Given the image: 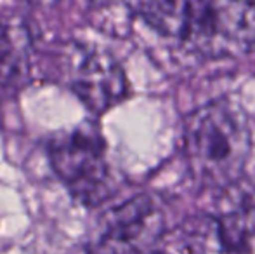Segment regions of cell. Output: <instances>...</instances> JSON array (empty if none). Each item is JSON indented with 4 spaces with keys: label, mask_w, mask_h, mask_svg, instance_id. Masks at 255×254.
<instances>
[{
    "label": "cell",
    "mask_w": 255,
    "mask_h": 254,
    "mask_svg": "<svg viewBox=\"0 0 255 254\" xmlns=\"http://www.w3.org/2000/svg\"><path fill=\"white\" fill-rule=\"evenodd\" d=\"M146 24L210 58L255 49V2H144L130 5Z\"/></svg>",
    "instance_id": "1"
},
{
    "label": "cell",
    "mask_w": 255,
    "mask_h": 254,
    "mask_svg": "<svg viewBox=\"0 0 255 254\" xmlns=\"http://www.w3.org/2000/svg\"><path fill=\"white\" fill-rule=\"evenodd\" d=\"M182 148L198 183L228 188L240 180L252 150L249 122L231 103L210 101L186 115Z\"/></svg>",
    "instance_id": "2"
},
{
    "label": "cell",
    "mask_w": 255,
    "mask_h": 254,
    "mask_svg": "<svg viewBox=\"0 0 255 254\" xmlns=\"http://www.w3.org/2000/svg\"><path fill=\"white\" fill-rule=\"evenodd\" d=\"M56 176L84 206H98L111 193L110 166L101 132L92 124L61 132L49 143Z\"/></svg>",
    "instance_id": "3"
},
{
    "label": "cell",
    "mask_w": 255,
    "mask_h": 254,
    "mask_svg": "<svg viewBox=\"0 0 255 254\" xmlns=\"http://www.w3.org/2000/svg\"><path fill=\"white\" fill-rule=\"evenodd\" d=\"M165 230V214L146 193L127 199L104 213L87 242V254H146Z\"/></svg>",
    "instance_id": "4"
},
{
    "label": "cell",
    "mask_w": 255,
    "mask_h": 254,
    "mask_svg": "<svg viewBox=\"0 0 255 254\" xmlns=\"http://www.w3.org/2000/svg\"><path fill=\"white\" fill-rule=\"evenodd\" d=\"M71 89L89 110L103 113L127 96L128 80L113 54L103 49H89L75 63Z\"/></svg>",
    "instance_id": "5"
},
{
    "label": "cell",
    "mask_w": 255,
    "mask_h": 254,
    "mask_svg": "<svg viewBox=\"0 0 255 254\" xmlns=\"http://www.w3.org/2000/svg\"><path fill=\"white\" fill-rule=\"evenodd\" d=\"M193 237L195 254H255V202L205 218Z\"/></svg>",
    "instance_id": "6"
},
{
    "label": "cell",
    "mask_w": 255,
    "mask_h": 254,
    "mask_svg": "<svg viewBox=\"0 0 255 254\" xmlns=\"http://www.w3.org/2000/svg\"><path fill=\"white\" fill-rule=\"evenodd\" d=\"M31 51L33 37L26 17L16 12L0 17V87L24 84Z\"/></svg>",
    "instance_id": "7"
}]
</instances>
